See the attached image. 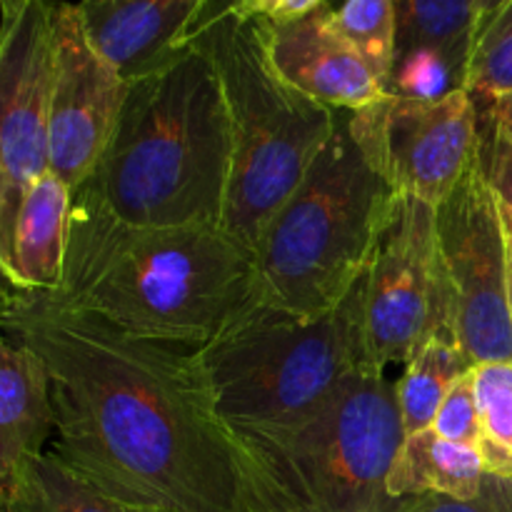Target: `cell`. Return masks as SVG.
Returning <instances> with one entry per match:
<instances>
[{"instance_id":"obj_1","label":"cell","mask_w":512,"mask_h":512,"mask_svg":"<svg viewBox=\"0 0 512 512\" xmlns=\"http://www.w3.org/2000/svg\"><path fill=\"white\" fill-rule=\"evenodd\" d=\"M3 335L50 375L63 463L133 503L255 512L245 453L218 413L200 348L140 338L43 293L5 290Z\"/></svg>"},{"instance_id":"obj_2","label":"cell","mask_w":512,"mask_h":512,"mask_svg":"<svg viewBox=\"0 0 512 512\" xmlns=\"http://www.w3.org/2000/svg\"><path fill=\"white\" fill-rule=\"evenodd\" d=\"M58 303L125 333L203 348L260 303L250 250L218 225L143 228L73 195Z\"/></svg>"},{"instance_id":"obj_3","label":"cell","mask_w":512,"mask_h":512,"mask_svg":"<svg viewBox=\"0 0 512 512\" xmlns=\"http://www.w3.org/2000/svg\"><path fill=\"white\" fill-rule=\"evenodd\" d=\"M233 170L228 103L213 60L190 43L128 80L98 168L73 195L143 228L218 225Z\"/></svg>"},{"instance_id":"obj_4","label":"cell","mask_w":512,"mask_h":512,"mask_svg":"<svg viewBox=\"0 0 512 512\" xmlns=\"http://www.w3.org/2000/svg\"><path fill=\"white\" fill-rule=\"evenodd\" d=\"M255 512H395L388 478L405 443L398 385L385 370L350 375L320 408L278 428H233Z\"/></svg>"},{"instance_id":"obj_5","label":"cell","mask_w":512,"mask_h":512,"mask_svg":"<svg viewBox=\"0 0 512 512\" xmlns=\"http://www.w3.org/2000/svg\"><path fill=\"white\" fill-rule=\"evenodd\" d=\"M393 190L338 115L328 145L273 215L255 248L263 303L303 318L333 313L373 258Z\"/></svg>"},{"instance_id":"obj_6","label":"cell","mask_w":512,"mask_h":512,"mask_svg":"<svg viewBox=\"0 0 512 512\" xmlns=\"http://www.w3.org/2000/svg\"><path fill=\"white\" fill-rule=\"evenodd\" d=\"M193 43L213 60L233 135L220 228L255 258L260 235L328 145L340 113L290 88L270 65L258 20L230 5Z\"/></svg>"},{"instance_id":"obj_7","label":"cell","mask_w":512,"mask_h":512,"mask_svg":"<svg viewBox=\"0 0 512 512\" xmlns=\"http://www.w3.org/2000/svg\"><path fill=\"white\" fill-rule=\"evenodd\" d=\"M363 295L360 280L340 308L320 318H303L260 300L203 345L200 363L225 423L230 428L298 423L350 375L373 368Z\"/></svg>"},{"instance_id":"obj_8","label":"cell","mask_w":512,"mask_h":512,"mask_svg":"<svg viewBox=\"0 0 512 512\" xmlns=\"http://www.w3.org/2000/svg\"><path fill=\"white\" fill-rule=\"evenodd\" d=\"M363 288L365 345L373 368L408 365L435 335L455 340L433 205L393 195Z\"/></svg>"},{"instance_id":"obj_9","label":"cell","mask_w":512,"mask_h":512,"mask_svg":"<svg viewBox=\"0 0 512 512\" xmlns=\"http://www.w3.org/2000/svg\"><path fill=\"white\" fill-rule=\"evenodd\" d=\"M435 225L455 340L475 365L512 363L508 233L478 163L435 208Z\"/></svg>"},{"instance_id":"obj_10","label":"cell","mask_w":512,"mask_h":512,"mask_svg":"<svg viewBox=\"0 0 512 512\" xmlns=\"http://www.w3.org/2000/svg\"><path fill=\"white\" fill-rule=\"evenodd\" d=\"M350 133L393 195L438 208L475 163L480 108L468 90L438 100L385 93L348 113Z\"/></svg>"},{"instance_id":"obj_11","label":"cell","mask_w":512,"mask_h":512,"mask_svg":"<svg viewBox=\"0 0 512 512\" xmlns=\"http://www.w3.org/2000/svg\"><path fill=\"white\" fill-rule=\"evenodd\" d=\"M53 0H33L0 30V245L28 190L50 173Z\"/></svg>"},{"instance_id":"obj_12","label":"cell","mask_w":512,"mask_h":512,"mask_svg":"<svg viewBox=\"0 0 512 512\" xmlns=\"http://www.w3.org/2000/svg\"><path fill=\"white\" fill-rule=\"evenodd\" d=\"M50 173L70 190L93 175L123 110L128 80L88 38L78 5L53 0Z\"/></svg>"},{"instance_id":"obj_13","label":"cell","mask_w":512,"mask_h":512,"mask_svg":"<svg viewBox=\"0 0 512 512\" xmlns=\"http://www.w3.org/2000/svg\"><path fill=\"white\" fill-rule=\"evenodd\" d=\"M255 20L270 65L290 88L345 113H355L385 95V85L368 60L333 25L328 3L293 23Z\"/></svg>"},{"instance_id":"obj_14","label":"cell","mask_w":512,"mask_h":512,"mask_svg":"<svg viewBox=\"0 0 512 512\" xmlns=\"http://www.w3.org/2000/svg\"><path fill=\"white\" fill-rule=\"evenodd\" d=\"M233 0H80L78 13L95 48L135 80L183 53Z\"/></svg>"},{"instance_id":"obj_15","label":"cell","mask_w":512,"mask_h":512,"mask_svg":"<svg viewBox=\"0 0 512 512\" xmlns=\"http://www.w3.org/2000/svg\"><path fill=\"white\" fill-rule=\"evenodd\" d=\"M55 430L53 390L33 348L3 335L0 343V500L18 485L30 460L45 453Z\"/></svg>"},{"instance_id":"obj_16","label":"cell","mask_w":512,"mask_h":512,"mask_svg":"<svg viewBox=\"0 0 512 512\" xmlns=\"http://www.w3.org/2000/svg\"><path fill=\"white\" fill-rule=\"evenodd\" d=\"M73 190L45 173L25 195L10 238L0 245V268L8 288L23 293H58L68 258Z\"/></svg>"},{"instance_id":"obj_17","label":"cell","mask_w":512,"mask_h":512,"mask_svg":"<svg viewBox=\"0 0 512 512\" xmlns=\"http://www.w3.org/2000/svg\"><path fill=\"white\" fill-rule=\"evenodd\" d=\"M485 465L478 448L450 443L433 428L408 435L388 478V493L395 500L420 495L470 500L483 488Z\"/></svg>"},{"instance_id":"obj_18","label":"cell","mask_w":512,"mask_h":512,"mask_svg":"<svg viewBox=\"0 0 512 512\" xmlns=\"http://www.w3.org/2000/svg\"><path fill=\"white\" fill-rule=\"evenodd\" d=\"M0 505L3 512H175L118 498L50 450L30 460L15 490Z\"/></svg>"},{"instance_id":"obj_19","label":"cell","mask_w":512,"mask_h":512,"mask_svg":"<svg viewBox=\"0 0 512 512\" xmlns=\"http://www.w3.org/2000/svg\"><path fill=\"white\" fill-rule=\"evenodd\" d=\"M395 20V58L410 50H433L448 60L465 88L478 38L475 0H395Z\"/></svg>"},{"instance_id":"obj_20","label":"cell","mask_w":512,"mask_h":512,"mask_svg":"<svg viewBox=\"0 0 512 512\" xmlns=\"http://www.w3.org/2000/svg\"><path fill=\"white\" fill-rule=\"evenodd\" d=\"M470 368H475V363L468 358V353L445 335H435L415 350V355L405 365L403 378L395 383L405 435L433 428L435 415L443 400L448 398L450 388Z\"/></svg>"},{"instance_id":"obj_21","label":"cell","mask_w":512,"mask_h":512,"mask_svg":"<svg viewBox=\"0 0 512 512\" xmlns=\"http://www.w3.org/2000/svg\"><path fill=\"white\" fill-rule=\"evenodd\" d=\"M473 378L488 473H512V363H480Z\"/></svg>"},{"instance_id":"obj_22","label":"cell","mask_w":512,"mask_h":512,"mask_svg":"<svg viewBox=\"0 0 512 512\" xmlns=\"http://www.w3.org/2000/svg\"><path fill=\"white\" fill-rule=\"evenodd\" d=\"M333 25L368 60L380 83L388 85L398 38L395 0H345L333 10Z\"/></svg>"},{"instance_id":"obj_23","label":"cell","mask_w":512,"mask_h":512,"mask_svg":"<svg viewBox=\"0 0 512 512\" xmlns=\"http://www.w3.org/2000/svg\"><path fill=\"white\" fill-rule=\"evenodd\" d=\"M465 90L480 103L512 93V0L475 40Z\"/></svg>"},{"instance_id":"obj_24","label":"cell","mask_w":512,"mask_h":512,"mask_svg":"<svg viewBox=\"0 0 512 512\" xmlns=\"http://www.w3.org/2000/svg\"><path fill=\"white\" fill-rule=\"evenodd\" d=\"M453 90H465L448 60L433 50H410L395 58L385 93L403 95V98L438 100Z\"/></svg>"},{"instance_id":"obj_25","label":"cell","mask_w":512,"mask_h":512,"mask_svg":"<svg viewBox=\"0 0 512 512\" xmlns=\"http://www.w3.org/2000/svg\"><path fill=\"white\" fill-rule=\"evenodd\" d=\"M480 108V140H478V163L495 205L503 218L505 233L512 238V143L503 135V130L495 123L488 105L478 103Z\"/></svg>"},{"instance_id":"obj_26","label":"cell","mask_w":512,"mask_h":512,"mask_svg":"<svg viewBox=\"0 0 512 512\" xmlns=\"http://www.w3.org/2000/svg\"><path fill=\"white\" fill-rule=\"evenodd\" d=\"M433 430L450 443L483 448V428H480L478 400H475L473 368L450 388L448 398L440 405L433 420Z\"/></svg>"},{"instance_id":"obj_27","label":"cell","mask_w":512,"mask_h":512,"mask_svg":"<svg viewBox=\"0 0 512 512\" xmlns=\"http://www.w3.org/2000/svg\"><path fill=\"white\" fill-rule=\"evenodd\" d=\"M395 512H512V473H485L483 488L470 500L420 495L403 500Z\"/></svg>"},{"instance_id":"obj_28","label":"cell","mask_w":512,"mask_h":512,"mask_svg":"<svg viewBox=\"0 0 512 512\" xmlns=\"http://www.w3.org/2000/svg\"><path fill=\"white\" fill-rule=\"evenodd\" d=\"M325 0H253V3L243 5V8H230L240 15V18H263L268 23H293V20L305 18L313 10H318Z\"/></svg>"},{"instance_id":"obj_29","label":"cell","mask_w":512,"mask_h":512,"mask_svg":"<svg viewBox=\"0 0 512 512\" xmlns=\"http://www.w3.org/2000/svg\"><path fill=\"white\" fill-rule=\"evenodd\" d=\"M478 103H480V100H478ZM485 105H488V110L493 113L495 123H498V128L503 130L505 138H508L512 143V93L503 95V98L490 100V103H485Z\"/></svg>"},{"instance_id":"obj_30","label":"cell","mask_w":512,"mask_h":512,"mask_svg":"<svg viewBox=\"0 0 512 512\" xmlns=\"http://www.w3.org/2000/svg\"><path fill=\"white\" fill-rule=\"evenodd\" d=\"M505 3H508V0H475V13H478V35L483 33L485 25L500 13V8H503Z\"/></svg>"},{"instance_id":"obj_31","label":"cell","mask_w":512,"mask_h":512,"mask_svg":"<svg viewBox=\"0 0 512 512\" xmlns=\"http://www.w3.org/2000/svg\"><path fill=\"white\" fill-rule=\"evenodd\" d=\"M30 3H33V0H0V13H3V25H0V30L10 28Z\"/></svg>"},{"instance_id":"obj_32","label":"cell","mask_w":512,"mask_h":512,"mask_svg":"<svg viewBox=\"0 0 512 512\" xmlns=\"http://www.w3.org/2000/svg\"><path fill=\"white\" fill-rule=\"evenodd\" d=\"M508 265H510V295H512V238H508Z\"/></svg>"},{"instance_id":"obj_33","label":"cell","mask_w":512,"mask_h":512,"mask_svg":"<svg viewBox=\"0 0 512 512\" xmlns=\"http://www.w3.org/2000/svg\"><path fill=\"white\" fill-rule=\"evenodd\" d=\"M248 3H253V0H233V8H243Z\"/></svg>"}]
</instances>
